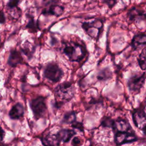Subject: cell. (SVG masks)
<instances>
[{
  "label": "cell",
  "mask_w": 146,
  "mask_h": 146,
  "mask_svg": "<svg viewBox=\"0 0 146 146\" xmlns=\"http://www.w3.org/2000/svg\"><path fill=\"white\" fill-rule=\"evenodd\" d=\"M75 88L70 82H64L55 88V96L62 101H69L74 96Z\"/></svg>",
  "instance_id": "cell-1"
},
{
  "label": "cell",
  "mask_w": 146,
  "mask_h": 146,
  "mask_svg": "<svg viewBox=\"0 0 146 146\" xmlns=\"http://www.w3.org/2000/svg\"><path fill=\"white\" fill-rule=\"evenodd\" d=\"M30 106L36 120L43 117L47 110L46 98L43 96H38L31 100Z\"/></svg>",
  "instance_id": "cell-2"
},
{
  "label": "cell",
  "mask_w": 146,
  "mask_h": 146,
  "mask_svg": "<svg viewBox=\"0 0 146 146\" xmlns=\"http://www.w3.org/2000/svg\"><path fill=\"white\" fill-rule=\"evenodd\" d=\"M63 52L70 60L78 62L84 56L86 49L83 46L79 43H75L74 45L70 44L66 46Z\"/></svg>",
  "instance_id": "cell-3"
},
{
  "label": "cell",
  "mask_w": 146,
  "mask_h": 146,
  "mask_svg": "<svg viewBox=\"0 0 146 146\" xmlns=\"http://www.w3.org/2000/svg\"><path fill=\"white\" fill-rule=\"evenodd\" d=\"M63 75V72L62 69L56 63L54 62L47 64L43 71L44 78L54 83L60 81Z\"/></svg>",
  "instance_id": "cell-4"
},
{
  "label": "cell",
  "mask_w": 146,
  "mask_h": 146,
  "mask_svg": "<svg viewBox=\"0 0 146 146\" xmlns=\"http://www.w3.org/2000/svg\"><path fill=\"white\" fill-rule=\"evenodd\" d=\"M145 79V74L134 75L131 76L127 82L129 90L131 92L138 93L144 85Z\"/></svg>",
  "instance_id": "cell-5"
},
{
  "label": "cell",
  "mask_w": 146,
  "mask_h": 146,
  "mask_svg": "<svg viewBox=\"0 0 146 146\" xmlns=\"http://www.w3.org/2000/svg\"><path fill=\"white\" fill-rule=\"evenodd\" d=\"M137 140V137L132 132L115 133L114 140L116 144L121 145L125 143L133 142Z\"/></svg>",
  "instance_id": "cell-6"
},
{
  "label": "cell",
  "mask_w": 146,
  "mask_h": 146,
  "mask_svg": "<svg viewBox=\"0 0 146 146\" xmlns=\"http://www.w3.org/2000/svg\"><path fill=\"white\" fill-rule=\"evenodd\" d=\"M132 119L136 127L142 129L146 125V115L143 109H135L132 113Z\"/></svg>",
  "instance_id": "cell-7"
},
{
  "label": "cell",
  "mask_w": 146,
  "mask_h": 146,
  "mask_svg": "<svg viewBox=\"0 0 146 146\" xmlns=\"http://www.w3.org/2000/svg\"><path fill=\"white\" fill-rule=\"evenodd\" d=\"M112 128L115 133L131 132L132 130L131 125L127 120L120 118L113 121Z\"/></svg>",
  "instance_id": "cell-8"
},
{
  "label": "cell",
  "mask_w": 146,
  "mask_h": 146,
  "mask_svg": "<svg viewBox=\"0 0 146 146\" xmlns=\"http://www.w3.org/2000/svg\"><path fill=\"white\" fill-rule=\"evenodd\" d=\"M25 113V109L23 105L18 103L15 104L10 110L9 113V115L11 119L17 120L22 118Z\"/></svg>",
  "instance_id": "cell-9"
},
{
  "label": "cell",
  "mask_w": 146,
  "mask_h": 146,
  "mask_svg": "<svg viewBox=\"0 0 146 146\" xmlns=\"http://www.w3.org/2000/svg\"><path fill=\"white\" fill-rule=\"evenodd\" d=\"M44 146H59L60 141L56 134H48L42 140Z\"/></svg>",
  "instance_id": "cell-10"
},
{
  "label": "cell",
  "mask_w": 146,
  "mask_h": 146,
  "mask_svg": "<svg viewBox=\"0 0 146 146\" xmlns=\"http://www.w3.org/2000/svg\"><path fill=\"white\" fill-rule=\"evenodd\" d=\"M64 11V7L58 5H51L48 9H45L42 11L43 14L55 15L59 17L61 15Z\"/></svg>",
  "instance_id": "cell-11"
},
{
  "label": "cell",
  "mask_w": 146,
  "mask_h": 146,
  "mask_svg": "<svg viewBox=\"0 0 146 146\" xmlns=\"http://www.w3.org/2000/svg\"><path fill=\"white\" fill-rule=\"evenodd\" d=\"M22 57L21 54L16 50L11 51L8 59V64L11 67H15L18 64L22 63Z\"/></svg>",
  "instance_id": "cell-12"
},
{
  "label": "cell",
  "mask_w": 146,
  "mask_h": 146,
  "mask_svg": "<svg viewBox=\"0 0 146 146\" xmlns=\"http://www.w3.org/2000/svg\"><path fill=\"white\" fill-rule=\"evenodd\" d=\"M76 134V132L70 129H62L57 133V136L60 141L64 143L68 142L70 139Z\"/></svg>",
  "instance_id": "cell-13"
},
{
  "label": "cell",
  "mask_w": 146,
  "mask_h": 146,
  "mask_svg": "<svg viewBox=\"0 0 146 146\" xmlns=\"http://www.w3.org/2000/svg\"><path fill=\"white\" fill-rule=\"evenodd\" d=\"M142 44H146V34H140L136 35L132 41V47L136 48L138 46Z\"/></svg>",
  "instance_id": "cell-14"
},
{
  "label": "cell",
  "mask_w": 146,
  "mask_h": 146,
  "mask_svg": "<svg viewBox=\"0 0 146 146\" xmlns=\"http://www.w3.org/2000/svg\"><path fill=\"white\" fill-rule=\"evenodd\" d=\"M9 14L14 19H17L21 16L22 14V11L21 9L18 7V6H14L12 7H7Z\"/></svg>",
  "instance_id": "cell-15"
},
{
  "label": "cell",
  "mask_w": 146,
  "mask_h": 146,
  "mask_svg": "<svg viewBox=\"0 0 146 146\" xmlns=\"http://www.w3.org/2000/svg\"><path fill=\"white\" fill-rule=\"evenodd\" d=\"M76 121V113L74 112H68L64 114L62 122L66 124H72Z\"/></svg>",
  "instance_id": "cell-16"
},
{
  "label": "cell",
  "mask_w": 146,
  "mask_h": 146,
  "mask_svg": "<svg viewBox=\"0 0 146 146\" xmlns=\"http://www.w3.org/2000/svg\"><path fill=\"white\" fill-rule=\"evenodd\" d=\"M111 76L112 72L108 68H106L98 73L97 75V78L100 80H105L109 78H111Z\"/></svg>",
  "instance_id": "cell-17"
},
{
  "label": "cell",
  "mask_w": 146,
  "mask_h": 146,
  "mask_svg": "<svg viewBox=\"0 0 146 146\" xmlns=\"http://www.w3.org/2000/svg\"><path fill=\"white\" fill-rule=\"evenodd\" d=\"M138 62L141 70H146V48L143 50L138 58Z\"/></svg>",
  "instance_id": "cell-18"
},
{
  "label": "cell",
  "mask_w": 146,
  "mask_h": 146,
  "mask_svg": "<svg viewBox=\"0 0 146 146\" xmlns=\"http://www.w3.org/2000/svg\"><path fill=\"white\" fill-rule=\"evenodd\" d=\"M26 27L28 29L31 33H35L38 31V30H39L38 23L34 21L33 18H30Z\"/></svg>",
  "instance_id": "cell-19"
},
{
  "label": "cell",
  "mask_w": 146,
  "mask_h": 146,
  "mask_svg": "<svg viewBox=\"0 0 146 146\" xmlns=\"http://www.w3.org/2000/svg\"><path fill=\"white\" fill-rule=\"evenodd\" d=\"M22 50L26 56H31V55L33 54L32 51H34V49L33 48V46L30 44L29 42H26L23 44V47Z\"/></svg>",
  "instance_id": "cell-20"
},
{
  "label": "cell",
  "mask_w": 146,
  "mask_h": 146,
  "mask_svg": "<svg viewBox=\"0 0 146 146\" xmlns=\"http://www.w3.org/2000/svg\"><path fill=\"white\" fill-rule=\"evenodd\" d=\"M113 121H114V120H112L111 118L106 117L103 119V120L102 121V125L103 127L112 128L113 123Z\"/></svg>",
  "instance_id": "cell-21"
},
{
  "label": "cell",
  "mask_w": 146,
  "mask_h": 146,
  "mask_svg": "<svg viewBox=\"0 0 146 146\" xmlns=\"http://www.w3.org/2000/svg\"><path fill=\"white\" fill-rule=\"evenodd\" d=\"M83 143V140L79 136H76L73 138L71 141L72 146H81Z\"/></svg>",
  "instance_id": "cell-22"
},
{
  "label": "cell",
  "mask_w": 146,
  "mask_h": 146,
  "mask_svg": "<svg viewBox=\"0 0 146 146\" xmlns=\"http://www.w3.org/2000/svg\"><path fill=\"white\" fill-rule=\"evenodd\" d=\"M71 126L74 128H76V129H78L79 130L81 131H83V125L81 123H79V122H78V121H75L72 124H71Z\"/></svg>",
  "instance_id": "cell-23"
},
{
  "label": "cell",
  "mask_w": 146,
  "mask_h": 146,
  "mask_svg": "<svg viewBox=\"0 0 146 146\" xmlns=\"http://www.w3.org/2000/svg\"><path fill=\"white\" fill-rule=\"evenodd\" d=\"M19 3V1H10L7 3V7H12V6H18Z\"/></svg>",
  "instance_id": "cell-24"
},
{
  "label": "cell",
  "mask_w": 146,
  "mask_h": 146,
  "mask_svg": "<svg viewBox=\"0 0 146 146\" xmlns=\"http://www.w3.org/2000/svg\"><path fill=\"white\" fill-rule=\"evenodd\" d=\"M5 22V16L2 11H0V23H3Z\"/></svg>",
  "instance_id": "cell-25"
},
{
  "label": "cell",
  "mask_w": 146,
  "mask_h": 146,
  "mask_svg": "<svg viewBox=\"0 0 146 146\" xmlns=\"http://www.w3.org/2000/svg\"><path fill=\"white\" fill-rule=\"evenodd\" d=\"M104 2L106 3L109 6V7H112L116 2L115 1H104Z\"/></svg>",
  "instance_id": "cell-26"
},
{
  "label": "cell",
  "mask_w": 146,
  "mask_h": 146,
  "mask_svg": "<svg viewBox=\"0 0 146 146\" xmlns=\"http://www.w3.org/2000/svg\"><path fill=\"white\" fill-rule=\"evenodd\" d=\"M4 135H5L4 131L1 128H0V142H1L2 140H3Z\"/></svg>",
  "instance_id": "cell-27"
},
{
  "label": "cell",
  "mask_w": 146,
  "mask_h": 146,
  "mask_svg": "<svg viewBox=\"0 0 146 146\" xmlns=\"http://www.w3.org/2000/svg\"><path fill=\"white\" fill-rule=\"evenodd\" d=\"M141 129H142V131L143 132V133L146 136V125H144Z\"/></svg>",
  "instance_id": "cell-28"
},
{
  "label": "cell",
  "mask_w": 146,
  "mask_h": 146,
  "mask_svg": "<svg viewBox=\"0 0 146 146\" xmlns=\"http://www.w3.org/2000/svg\"><path fill=\"white\" fill-rule=\"evenodd\" d=\"M0 146H6V145H0Z\"/></svg>",
  "instance_id": "cell-29"
},
{
  "label": "cell",
  "mask_w": 146,
  "mask_h": 146,
  "mask_svg": "<svg viewBox=\"0 0 146 146\" xmlns=\"http://www.w3.org/2000/svg\"><path fill=\"white\" fill-rule=\"evenodd\" d=\"M145 14V18H146V14Z\"/></svg>",
  "instance_id": "cell-30"
}]
</instances>
